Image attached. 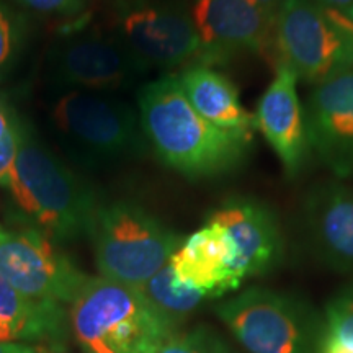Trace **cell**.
<instances>
[{
	"label": "cell",
	"mask_w": 353,
	"mask_h": 353,
	"mask_svg": "<svg viewBox=\"0 0 353 353\" xmlns=\"http://www.w3.org/2000/svg\"><path fill=\"white\" fill-rule=\"evenodd\" d=\"M138 113L148 144L170 169L188 179L236 169L252 144L254 131L224 130L192 107L176 77H162L139 90Z\"/></svg>",
	"instance_id": "6da1fadb"
},
{
	"label": "cell",
	"mask_w": 353,
	"mask_h": 353,
	"mask_svg": "<svg viewBox=\"0 0 353 353\" xmlns=\"http://www.w3.org/2000/svg\"><path fill=\"white\" fill-rule=\"evenodd\" d=\"M6 190L15 218L23 228L52 242L74 241L90 234L99 210L95 193L26 126Z\"/></svg>",
	"instance_id": "7a4b0ae2"
},
{
	"label": "cell",
	"mask_w": 353,
	"mask_h": 353,
	"mask_svg": "<svg viewBox=\"0 0 353 353\" xmlns=\"http://www.w3.org/2000/svg\"><path fill=\"white\" fill-rule=\"evenodd\" d=\"M69 319L87 353H156L175 332L139 288L101 276L88 278Z\"/></svg>",
	"instance_id": "3957f363"
},
{
	"label": "cell",
	"mask_w": 353,
	"mask_h": 353,
	"mask_svg": "<svg viewBox=\"0 0 353 353\" xmlns=\"http://www.w3.org/2000/svg\"><path fill=\"white\" fill-rule=\"evenodd\" d=\"M100 276L139 288L170 262L182 239L132 201H113L97 210L90 231Z\"/></svg>",
	"instance_id": "277c9868"
},
{
	"label": "cell",
	"mask_w": 353,
	"mask_h": 353,
	"mask_svg": "<svg viewBox=\"0 0 353 353\" xmlns=\"http://www.w3.org/2000/svg\"><path fill=\"white\" fill-rule=\"evenodd\" d=\"M236 341L249 353H322L327 324L293 294L249 288L218 307Z\"/></svg>",
	"instance_id": "5b68a950"
},
{
	"label": "cell",
	"mask_w": 353,
	"mask_h": 353,
	"mask_svg": "<svg viewBox=\"0 0 353 353\" xmlns=\"http://www.w3.org/2000/svg\"><path fill=\"white\" fill-rule=\"evenodd\" d=\"M52 121L72 156L88 167L134 157L148 144L139 113L105 94L69 90L56 101Z\"/></svg>",
	"instance_id": "8992f818"
},
{
	"label": "cell",
	"mask_w": 353,
	"mask_h": 353,
	"mask_svg": "<svg viewBox=\"0 0 353 353\" xmlns=\"http://www.w3.org/2000/svg\"><path fill=\"white\" fill-rule=\"evenodd\" d=\"M275 41L278 64L314 85L353 65V32L314 0H285L275 20Z\"/></svg>",
	"instance_id": "52a82bcc"
},
{
	"label": "cell",
	"mask_w": 353,
	"mask_h": 353,
	"mask_svg": "<svg viewBox=\"0 0 353 353\" xmlns=\"http://www.w3.org/2000/svg\"><path fill=\"white\" fill-rule=\"evenodd\" d=\"M0 276L25 296L57 304H72L90 278L56 242L26 228H0Z\"/></svg>",
	"instance_id": "ba28073f"
},
{
	"label": "cell",
	"mask_w": 353,
	"mask_h": 353,
	"mask_svg": "<svg viewBox=\"0 0 353 353\" xmlns=\"http://www.w3.org/2000/svg\"><path fill=\"white\" fill-rule=\"evenodd\" d=\"M190 19L201 43V64L226 63L239 54L267 59L276 54V19L247 0H195Z\"/></svg>",
	"instance_id": "9c48e42d"
},
{
	"label": "cell",
	"mask_w": 353,
	"mask_h": 353,
	"mask_svg": "<svg viewBox=\"0 0 353 353\" xmlns=\"http://www.w3.org/2000/svg\"><path fill=\"white\" fill-rule=\"evenodd\" d=\"M120 41L145 68L201 64V43L187 13L164 6L136 3L118 19Z\"/></svg>",
	"instance_id": "30bf717a"
},
{
	"label": "cell",
	"mask_w": 353,
	"mask_h": 353,
	"mask_svg": "<svg viewBox=\"0 0 353 353\" xmlns=\"http://www.w3.org/2000/svg\"><path fill=\"white\" fill-rule=\"evenodd\" d=\"M148 70L121 41L100 37L70 38L51 52V77L77 92L120 90Z\"/></svg>",
	"instance_id": "8fae6325"
},
{
	"label": "cell",
	"mask_w": 353,
	"mask_h": 353,
	"mask_svg": "<svg viewBox=\"0 0 353 353\" xmlns=\"http://www.w3.org/2000/svg\"><path fill=\"white\" fill-rule=\"evenodd\" d=\"M309 148L335 175L353 174V65L316 85L306 103Z\"/></svg>",
	"instance_id": "7c38bea8"
},
{
	"label": "cell",
	"mask_w": 353,
	"mask_h": 353,
	"mask_svg": "<svg viewBox=\"0 0 353 353\" xmlns=\"http://www.w3.org/2000/svg\"><path fill=\"white\" fill-rule=\"evenodd\" d=\"M170 267L179 283L206 298L223 296L245 280L231 236L213 221L182 242L172 255Z\"/></svg>",
	"instance_id": "4fadbf2b"
},
{
	"label": "cell",
	"mask_w": 353,
	"mask_h": 353,
	"mask_svg": "<svg viewBox=\"0 0 353 353\" xmlns=\"http://www.w3.org/2000/svg\"><path fill=\"white\" fill-rule=\"evenodd\" d=\"M303 221L314 257L335 272L353 273V190L339 182L316 185L304 200Z\"/></svg>",
	"instance_id": "5bb4252c"
},
{
	"label": "cell",
	"mask_w": 353,
	"mask_h": 353,
	"mask_svg": "<svg viewBox=\"0 0 353 353\" xmlns=\"http://www.w3.org/2000/svg\"><path fill=\"white\" fill-rule=\"evenodd\" d=\"M296 83L294 70L278 64L275 79L265 90L254 114L255 128L262 131L290 176L301 172L311 149Z\"/></svg>",
	"instance_id": "9a60e30c"
},
{
	"label": "cell",
	"mask_w": 353,
	"mask_h": 353,
	"mask_svg": "<svg viewBox=\"0 0 353 353\" xmlns=\"http://www.w3.org/2000/svg\"><path fill=\"white\" fill-rule=\"evenodd\" d=\"M208 221L226 229L244 276L273 270L283 259V236L270 206L250 196L231 198Z\"/></svg>",
	"instance_id": "2e32d148"
},
{
	"label": "cell",
	"mask_w": 353,
	"mask_h": 353,
	"mask_svg": "<svg viewBox=\"0 0 353 353\" xmlns=\"http://www.w3.org/2000/svg\"><path fill=\"white\" fill-rule=\"evenodd\" d=\"M65 322L63 304L25 296L0 276V342H59Z\"/></svg>",
	"instance_id": "e0dca14e"
},
{
	"label": "cell",
	"mask_w": 353,
	"mask_h": 353,
	"mask_svg": "<svg viewBox=\"0 0 353 353\" xmlns=\"http://www.w3.org/2000/svg\"><path fill=\"white\" fill-rule=\"evenodd\" d=\"M192 107L205 120L224 130H255V118L242 107L234 83L213 68L193 64L179 77Z\"/></svg>",
	"instance_id": "ac0fdd59"
},
{
	"label": "cell",
	"mask_w": 353,
	"mask_h": 353,
	"mask_svg": "<svg viewBox=\"0 0 353 353\" xmlns=\"http://www.w3.org/2000/svg\"><path fill=\"white\" fill-rule=\"evenodd\" d=\"M139 290L145 299L157 309V312H161L174 327L188 314H192V311H195L206 298L198 290L179 283L170 262L149 278L143 286H139Z\"/></svg>",
	"instance_id": "d6986e66"
},
{
	"label": "cell",
	"mask_w": 353,
	"mask_h": 353,
	"mask_svg": "<svg viewBox=\"0 0 353 353\" xmlns=\"http://www.w3.org/2000/svg\"><path fill=\"white\" fill-rule=\"evenodd\" d=\"M324 319L329 337L353 347V281L327 304Z\"/></svg>",
	"instance_id": "ffe728a7"
},
{
	"label": "cell",
	"mask_w": 353,
	"mask_h": 353,
	"mask_svg": "<svg viewBox=\"0 0 353 353\" xmlns=\"http://www.w3.org/2000/svg\"><path fill=\"white\" fill-rule=\"evenodd\" d=\"M156 353H231L213 330L198 327L192 332H174Z\"/></svg>",
	"instance_id": "44dd1931"
},
{
	"label": "cell",
	"mask_w": 353,
	"mask_h": 353,
	"mask_svg": "<svg viewBox=\"0 0 353 353\" xmlns=\"http://www.w3.org/2000/svg\"><path fill=\"white\" fill-rule=\"evenodd\" d=\"M23 41V20L0 2V79L12 69Z\"/></svg>",
	"instance_id": "7402d4cb"
},
{
	"label": "cell",
	"mask_w": 353,
	"mask_h": 353,
	"mask_svg": "<svg viewBox=\"0 0 353 353\" xmlns=\"http://www.w3.org/2000/svg\"><path fill=\"white\" fill-rule=\"evenodd\" d=\"M25 123L19 121L13 130L0 141V188H7L10 176L19 157L21 139H23Z\"/></svg>",
	"instance_id": "603a6c76"
},
{
	"label": "cell",
	"mask_w": 353,
	"mask_h": 353,
	"mask_svg": "<svg viewBox=\"0 0 353 353\" xmlns=\"http://www.w3.org/2000/svg\"><path fill=\"white\" fill-rule=\"evenodd\" d=\"M17 2L48 15L76 17L85 10V0H17Z\"/></svg>",
	"instance_id": "cb8c5ba5"
},
{
	"label": "cell",
	"mask_w": 353,
	"mask_h": 353,
	"mask_svg": "<svg viewBox=\"0 0 353 353\" xmlns=\"http://www.w3.org/2000/svg\"><path fill=\"white\" fill-rule=\"evenodd\" d=\"M20 118L12 112L10 107L0 99V141L10 132L13 128L19 125Z\"/></svg>",
	"instance_id": "d4e9b609"
},
{
	"label": "cell",
	"mask_w": 353,
	"mask_h": 353,
	"mask_svg": "<svg viewBox=\"0 0 353 353\" xmlns=\"http://www.w3.org/2000/svg\"><path fill=\"white\" fill-rule=\"evenodd\" d=\"M247 2H249L250 6H254L255 8H259V10H262L263 13H267V15L276 19L278 12H280V8L283 6L285 0H247Z\"/></svg>",
	"instance_id": "484cf974"
},
{
	"label": "cell",
	"mask_w": 353,
	"mask_h": 353,
	"mask_svg": "<svg viewBox=\"0 0 353 353\" xmlns=\"http://www.w3.org/2000/svg\"><path fill=\"white\" fill-rule=\"evenodd\" d=\"M319 6L348 15L353 10V0H314Z\"/></svg>",
	"instance_id": "4316f807"
},
{
	"label": "cell",
	"mask_w": 353,
	"mask_h": 353,
	"mask_svg": "<svg viewBox=\"0 0 353 353\" xmlns=\"http://www.w3.org/2000/svg\"><path fill=\"white\" fill-rule=\"evenodd\" d=\"M0 353H41L33 345L28 343H15V342H0Z\"/></svg>",
	"instance_id": "83f0119b"
},
{
	"label": "cell",
	"mask_w": 353,
	"mask_h": 353,
	"mask_svg": "<svg viewBox=\"0 0 353 353\" xmlns=\"http://www.w3.org/2000/svg\"><path fill=\"white\" fill-rule=\"evenodd\" d=\"M322 353H353V347L345 345V343L339 342L337 339L329 337L327 335V341H325L324 350Z\"/></svg>",
	"instance_id": "f1b7e54d"
},
{
	"label": "cell",
	"mask_w": 353,
	"mask_h": 353,
	"mask_svg": "<svg viewBox=\"0 0 353 353\" xmlns=\"http://www.w3.org/2000/svg\"><path fill=\"white\" fill-rule=\"evenodd\" d=\"M334 12H335V10H334ZM335 15H337V19L341 20L342 23L345 25L348 30H350V32H353V20H350V19H348V17H345V15H343V13H341V12H335Z\"/></svg>",
	"instance_id": "f546056e"
},
{
	"label": "cell",
	"mask_w": 353,
	"mask_h": 353,
	"mask_svg": "<svg viewBox=\"0 0 353 353\" xmlns=\"http://www.w3.org/2000/svg\"><path fill=\"white\" fill-rule=\"evenodd\" d=\"M345 17H348V19H350V20H353V10H352L350 13H348V15H345Z\"/></svg>",
	"instance_id": "4dcf8cb0"
}]
</instances>
